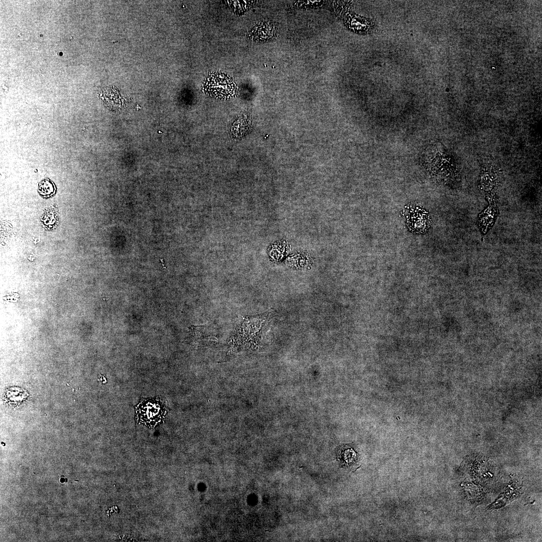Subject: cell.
I'll list each match as a JSON object with an SVG mask.
<instances>
[{"instance_id":"cell-1","label":"cell","mask_w":542,"mask_h":542,"mask_svg":"<svg viewBox=\"0 0 542 542\" xmlns=\"http://www.w3.org/2000/svg\"><path fill=\"white\" fill-rule=\"evenodd\" d=\"M166 413L164 404L158 398L143 399L136 407L139 422L151 427L161 422Z\"/></svg>"},{"instance_id":"cell-4","label":"cell","mask_w":542,"mask_h":542,"mask_svg":"<svg viewBox=\"0 0 542 542\" xmlns=\"http://www.w3.org/2000/svg\"><path fill=\"white\" fill-rule=\"evenodd\" d=\"M56 190L55 185L48 179L42 181L39 184L38 192L44 198L53 196L55 194Z\"/></svg>"},{"instance_id":"cell-3","label":"cell","mask_w":542,"mask_h":542,"mask_svg":"<svg viewBox=\"0 0 542 542\" xmlns=\"http://www.w3.org/2000/svg\"><path fill=\"white\" fill-rule=\"evenodd\" d=\"M497 213V207L495 203H492L479 215L478 225L483 233H486L492 226Z\"/></svg>"},{"instance_id":"cell-2","label":"cell","mask_w":542,"mask_h":542,"mask_svg":"<svg viewBox=\"0 0 542 542\" xmlns=\"http://www.w3.org/2000/svg\"><path fill=\"white\" fill-rule=\"evenodd\" d=\"M204 88L208 93L213 96L225 98L233 94L234 84L227 75L216 73L209 76L205 82Z\"/></svg>"}]
</instances>
